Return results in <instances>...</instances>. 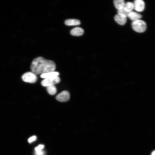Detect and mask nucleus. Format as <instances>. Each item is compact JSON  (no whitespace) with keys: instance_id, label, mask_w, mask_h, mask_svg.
I'll use <instances>...</instances> for the list:
<instances>
[{"instance_id":"obj_2","label":"nucleus","mask_w":155,"mask_h":155,"mask_svg":"<svg viewBox=\"0 0 155 155\" xmlns=\"http://www.w3.org/2000/svg\"><path fill=\"white\" fill-rule=\"evenodd\" d=\"M131 27L134 30L139 33L145 31L147 27L146 22L140 19L133 21L131 23Z\"/></svg>"},{"instance_id":"obj_7","label":"nucleus","mask_w":155,"mask_h":155,"mask_svg":"<svg viewBox=\"0 0 155 155\" xmlns=\"http://www.w3.org/2000/svg\"><path fill=\"white\" fill-rule=\"evenodd\" d=\"M127 17L123 14H117L114 17L115 21L119 24L121 25H125L127 20Z\"/></svg>"},{"instance_id":"obj_4","label":"nucleus","mask_w":155,"mask_h":155,"mask_svg":"<svg viewBox=\"0 0 155 155\" xmlns=\"http://www.w3.org/2000/svg\"><path fill=\"white\" fill-rule=\"evenodd\" d=\"M23 81L30 83H34L37 80V77L35 74L32 72H28L24 73L22 76Z\"/></svg>"},{"instance_id":"obj_5","label":"nucleus","mask_w":155,"mask_h":155,"mask_svg":"<svg viewBox=\"0 0 155 155\" xmlns=\"http://www.w3.org/2000/svg\"><path fill=\"white\" fill-rule=\"evenodd\" d=\"M55 98L56 99L59 101L65 102L69 100L70 94L68 91H63L58 94Z\"/></svg>"},{"instance_id":"obj_16","label":"nucleus","mask_w":155,"mask_h":155,"mask_svg":"<svg viewBox=\"0 0 155 155\" xmlns=\"http://www.w3.org/2000/svg\"><path fill=\"white\" fill-rule=\"evenodd\" d=\"M44 146L43 145H39L38 146L35 148V150L36 152H38L44 148Z\"/></svg>"},{"instance_id":"obj_11","label":"nucleus","mask_w":155,"mask_h":155,"mask_svg":"<svg viewBox=\"0 0 155 155\" xmlns=\"http://www.w3.org/2000/svg\"><path fill=\"white\" fill-rule=\"evenodd\" d=\"M134 9V4L133 3L131 2H127L125 3L123 9L127 13L132 11Z\"/></svg>"},{"instance_id":"obj_1","label":"nucleus","mask_w":155,"mask_h":155,"mask_svg":"<svg viewBox=\"0 0 155 155\" xmlns=\"http://www.w3.org/2000/svg\"><path fill=\"white\" fill-rule=\"evenodd\" d=\"M30 68L36 75L55 71L56 65L52 60L46 59L42 57H38L33 59Z\"/></svg>"},{"instance_id":"obj_18","label":"nucleus","mask_w":155,"mask_h":155,"mask_svg":"<svg viewBox=\"0 0 155 155\" xmlns=\"http://www.w3.org/2000/svg\"><path fill=\"white\" fill-rule=\"evenodd\" d=\"M44 152L41 150L38 152H36L35 153L36 155H44Z\"/></svg>"},{"instance_id":"obj_3","label":"nucleus","mask_w":155,"mask_h":155,"mask_svg":"<svg viewBox=\"0 0 155 155\" xmlns=\"http://www.w3.org/2000/svg\"><path fill=\"white\" fill-rule=\"evenodd\" d=\"M60 82V78L58 76H55L44 79L41 81V84L43 86L47 87L57 84Z\"/></svg>"},{"instance_id":"obj_15","label":"nucleus","mask_w":155,"mask_h":155,"mask_svg":"<svg viewBox=\"0 0 155 155\" xmlns=\"http://www.w3.org/2000/svg\"><path fill=\"white\" fill-rule=\"evenodd\" d=\"M117 13L118 14L124 15L127 17L129 13L127 12L124 11L123 9H122L120 10H118Z\"/></svg>"},{"instance_id":"obj_8","label":"nucleus","mask_w":155,"mask_h":155,"mask_svg":"<svg viewBox=\"0 0 155 155\" xmlns=\"http://www.w3.org/2000/svg\"><path fill=\"white\" fill-rule=\"evenodd\" d=\"M84 32V30L82 28L80 27H76L71 30L70 33L73 36H79L83 35Z\"/></svg>"},{"instance_id":"obj_6","label":"nucleus","mask_w":155,"mask_h":155,"mask_svg":"<svg viewBox=\"0 0 155 155\" xmlns=\"http://www.w3.org/2000/svg\"><path fill=\"white\" fill-rule=\"evenodd\" d=\"M133 3L134 9L138 12H142L144 11L145 7L144 1L142 0H135Z\"/></svg>"},{"instance_id":"obj_13","label":"nucleus","mask_w":155,"mask_h":155,"mask_svg":"<svg viewBox=\"0 0 155 155\" xmlns=\"http://www.w3.org/2000/svg\"><path fill=\"white\" fill-rule=\"evenodd\" d=\"M59 73L57 71H53L43 73L41 74L40 77L43 78H46L51 77L57 76L59 75Z\"/></svg>"},{"instance_id":"obj_14","label":"nucleus","mask_w":155,"mask_h":155,"mask_svg":"<svg viewBox=\"0 0 155 155\" xmlns=\"http://www.w3.org/2000/svg\"><path fill=\"white\" fill-rule=\"evenodd\" d=\"M46 90L48 93L51 95H54L57 92V89L54 85L46 87Z\"/></svg>"},{"instance_id":"obj_17","label":"nucleus","mask_w":155,"mask_h":155,"mask_svg":"<svg viewBox=\"0 0 155 155\" xmlns=\"http://www.w3.org/2000/svg\"><path fill=\"white\" fill-rule=\"evenodd\" d=\"M36 138V137L35 136H33L30 137L28 139V142L30 143L32 142H33L35 140Z\"/></svg>"},{"instance_id":"obj_10","label":"nucleus","mask_w":155,"mask_h":155,"mask_svg":"<svg viewBox=\"0 0 155 155\" xmlns=\"http://www.w3.org/2000/svg\"><path fill=\"white\" fill-rule=\"evenodd\" d=\"M65 24L67 26H77L80 24V22L78 19H69L65 21Z\"/></svg>"},{"instance_id":"obj_19","label":"nucleus","mask_w":155,"mask_h":155,"mask_svg":"<svg viewBox=\"0 0 155 155\" xmlns=\"http://www.w3.org/2000/svg\"><path fill=\"white\" fill-rule=\"evenodd\" d=\"M151 155H155V150L152 152Z\"/></svg>"},{"instance_id":"obj_9","label":"nucleus","mask_w":155,"mask_h":155,"mask_svg":"<svg viewBox=\"0 0 155 155\" xmlns=\"http://www.w3.org/2000/svg\"><path fill=\"white\" fill-rule=\"evenodd\" d=\"M127 17L131 20L134 21L140 19L142 16L139 13L132 11L129 13Z\"/></svg>"},{"instance_id":"obj_12","label":"nucleus","mask_w":155,"mask_h":155,"mask_svg":"<svg viewBox=\"0 0 155 155\" xmlns=\"http://www.w3.org/2000/svg\"><path fill=\"white\" fill-rule=\"evenodd\" d=\"M113 3L115 7L120 10L123 9L125 2L123 0H114Z\"/></svg>"}]
</instances>
